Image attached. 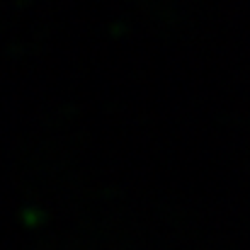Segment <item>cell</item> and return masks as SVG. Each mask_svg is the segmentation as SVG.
Segmentation results:
<instances>
[]
</instances>
